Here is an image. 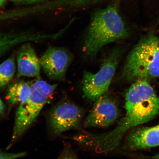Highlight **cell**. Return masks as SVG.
<instances>
[{
  "mask_svg": "<svg viewBox=\"0 0 159 159\" xmlns=\"http://www.w3.org/2000/svg\"><path fill=\"white\" fill-rule=\"evenodd\" d=\"M118 1L93 14L85 34L83 52L94 58L105 46L128 36L129 33L119 13Z\"/></svg>",
  "mask_w": 159,
  "mask_h": 159,
  "instance_id": "obj_1",
  "label": "cell"
},
{
  "mask_svg": "<svg viewBox=\"0 0 159 159\" xmlns=\"http://www.w3.org/2000/svg\"><path fill=\"white\" fill-rule=\"evenodd\" d=\"M129 81L159 77V40L153 34L146 36L129 53L122 72Z\"/></svg>",
  "mask_w": 159,
  "mask_h": 159,
  "instance_id": "obj_2",
  "label": "cell"
},
{
  "mask_svg": "<svg viewBox=\"0 0 159 159\" xmlns=\"http://www.w3.org/2000/svg\"><path fill=\"white\" fill-rule=\"evenodd\" d=\"M29 82L31 94L17 108L11 140L7 149L11 148L34 122L58 85L50 84L41 79Z\"/></svg>",
  "mask_w": 159,
  "mask_h": 159,
  "instance_id": "obj_3",
  "label": "cell"
},
{
  "mask_svg": "<svg viewBox=\"0 0 159 159\" xmlns=\"http://www.w3.org/2000/svg\"><path fill=\"white\" fill-rule=\"evenodd\" d=\"M126 114L136 126L148 122L159 115V98L146 79L134 81L125 95Z\"/></svg>",
  "mask_w": 159,
  "mask_h": 159,
  "instance_id": "obj_4",
  "label": "cell"
},
{
  "mask_svg": "<svg viewBox=\"0 0 159 159\" xmlns=\"http://www.w3.org/2000/svg\"><path fill=\"white\" fill-rule=\"evenodd\" d=\"M120 47L115 48L107 57L96 73L85 71L83 73L82 90L88 100L95 101L107 93L123 54Z\"/></svg>",
  "mask_w": 159,
  "mask_h": 159,
  "instance_id": "obj_5",
  "label": "cell"
},
{
  "mask_svg": "<svg viewBox=\"0 0 159 159\" xmlns=\"http://www.w3.org/2000/svg\"><path fill=\"white\" fill-rule=\"evenodd\" d=\"M84 110L66 98L61 100L49 111L48 124L51 136H57L76 128L84 116Z\"/></svg>",
  "mask_w": 159,
  "mask_h": 159,
  "instance_id": "obj_6",
  "label": "cell"
},
{
  "mask_svg": "<svg viewBox=\"0 0 159 159\" xmlns=\"http://www.w3.org/2000/svg\"><path fill=\"white\" fill-rule=\"evenodd\" d=\"M39 60L41 69L49 79L64 81L72 57L69 52L65 48L50 46Z\"/></svg>",
  "mask_w": 159,
  "mask_h": 159,
  "instance_id": "obj_7",
  "label": "cell"
},
{
  "mask_svg": "<svg viewBox=\"0 0 159 159\" xmlns=\"http://www.w3.org/2000/svg\"><path fill=\"white\" fill-rule=\"evenodd\" d=\"M95 102L85 119L84 126L104 128L114 124L120 115V111L112 97L106 93Z\"/></svg>",
  "mask_w": 159,
  "mask_h": 159,
  "instance_id": "obj_8",
  "label": "cell"
},
{
  "mask_svg": "<svg viewBox=\"0 0 159 159\" xmlns=\"http://www.w3.org/2000/svg\"><path fill=\"white\" fill-rule=\"evenodd\" d=\"M16 61L17 78L26 77L41 79L40 60L31 43L21 45L17 53Z\"/></svg>",
  "mask_w": 159,
  "mask_h": 159,
  "instance_id": "obj_9",
  "label": "cell"
},
{
  "mask_svg": "<svg viewBox=\"0 0 159 159\" xmlns=\"http://www.w3.org/2000/svg\"><path fill=\"white\" fill-rule=\"evenodd\" d=\"M158 146H159V124L132 131L125 140L124 148L135 150Z\"/></svg>",
  "mask_w": 159,
  "mask_h": 159,
  "instance_id": "obj_10",
  "label": "cell"
},
{
  "mask_svg": "<svg viewBox=\"0 0 159 159\" xmlns=\"http://www.w3.org/2000/svg\"><path fill=\"white\" fill-rule=\"evenodd\" d=\"M31 87L29 81L23 80L11 83L8 87L7 99L8 105V112L15 105L21 104L30 95Z\"/></svg>",
  "mask_w": 159,
  "mask_h": 159,
  "instance_id": "obj_11",
  "label": "cell"
},
{
  "mask_svg": "<svg viewBox=\"0 0 159 159\" xmlns=\"http://www.w3.org/2000/svg\"><path fill=\"white\" fill-rule=\"evenodd\" d=\"M25 35L21 31L11 30L0 33V57L14 48L24 43Z\"/></svg>",
  "mask_w": 159,
  "mask_h": 159,
  "instance_id": "obj_12",
  "label": "cell"
},
{
  "mask_svg": "<svg viewBox=\"0 0 159 159\" xmlns=\"http://www.w3.org/2000/svg\"><path fill=\"white\" fill-rule=\"evenodd\" d=\"M15 56L12 55L0 64V89L5 88L13 79L16 71Z\"/></svg>",
  "mask_w": 159,
  "mask_h": 159,
  "instance_id": "obj_13",
  "label": "cell"
},
{
  "mask_svg": "<svg viewBox=\"0 0 159 159\" xmlns=\"http://www.w3.org/2000/svg\"><path fill=\"white\" fill-rule=\"evenodd\" d=\"M101 0H59L58 6L65 9L77 10L98 2Z\"/></svg>",
  "mask_w": 159,
  "mask_h": 159,
  "instance_id": "obj_14",
  "label": "cell"
},
{
  "mask_svg": "<svg viewBox=\"0 0 159 159\" xmlns=\"http://www.w3.org/2000/svg\"><path fill=\"white\" fill-rule=\"evenodd\" d=\"M59 158L76 159L78 156L73 149L69 147H66L59 156Z\"/></svg>",
  "mask_w": 159,
  "mask_h": 159,
  "instance_id": "obj_15",
  "label": "cell"
},
{
  "mask_svg": "<svg viewBox=\"0 0 159 159\" xmlns=\"http://www.w3.org/2000/svg\"><path fill=\"white\" fill-rule=\"evenodd\" d=\"M27 153L23 152L16 153L7 152L0 150V159H16L23 157L26 156Z\"/></svg>",
  "mask_w": 159,
  "mask_h": 159,
  "instance_id": "obj_16",
  "label": "cell"
},
{
  "mask_svg": "<svg viewBox=\"0 0 159 159\" xmlns=\"http://www.w3.org/2000/svg\"><path fill=\"white\" fill-rule=\"evenodd\" d=\"M11 1L17 4H31L43 2L46 0H11Z\"/></svg>",
  "mask_w": 159,
  "mask_h": 159,
  "instance_id": "obj_17",
  "label": "cell"
},
{
  "mask_svg": "<svg viewBox=\"0 0 159 159\" xmlns=\"http://www.w3.org/2000/svg\"><path fill=\"white\" fill-rule=\"evenodd\" d=\"M5 111V107L2 101L0 98V116L4 114Z\"/></svg>",
  "mask_w": 159,
  "mask_h": 159,
  "instance_id": "obj_18",
  "label": "cell"
},
{
  "mask_svg": "<svg viewBox=\"0 0 159 159\" xmlns=\"http://www.w3.org/2000/svg\"><path fill=\"white\" fill-rule=\"evenodd\" d=\"M7 1V0H0V8L4 5Z\"/></svg>",
  "mask_w": 159,
  "mask_h": 159,
  "instance_id": "obj_19",
  "label": "cell"
},
{
  "mask_svg": "<svg viewBox=\"0 0 159 159\" xmlns=\"http://www.w3.org/2000/svg\"><path fill=\"white\" fill-rule=\"evenodd\" d=\"M152 158L156 159H159V154L156 155V156H155L153 157Z\"/></svg>",
  "mask_w": 159,
  "mask_h": 159,
  "instance_id": "obj_20",
  "label": "cell"
}]
</instances>
